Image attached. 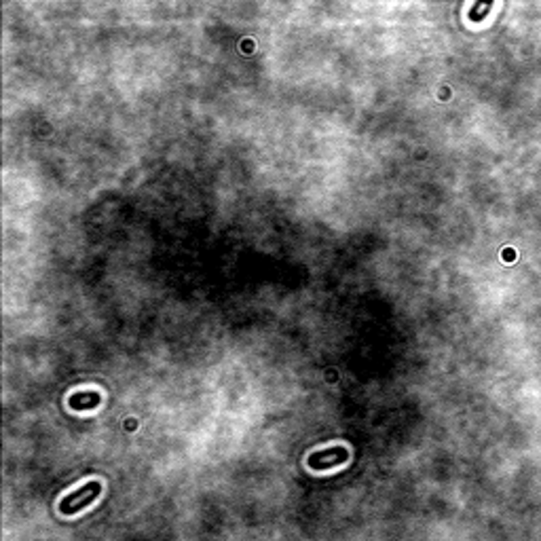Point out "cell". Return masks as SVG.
Segmentation results:
<instances>
[{"mask_svg":"<svg viewBox=\"0 0 541 541\" xmlns=\"http://www.w3.org/2000/svg\"><path fill=\"white\" fill-rule=\"evenodd\" d=\"M489 9H491V5H478V7H474V9H472V19L480 21V11H489Z\"/></svg>","mask_w":541,"mask_h":541,"instance_id":"obj_4","label":"cell"},{"mask_svg":"<svg viewBox=\"0 0 541 541\" xmlns=\"http://www.w3.org/2000/svg\"><path fill=\"white\" fill-rule=\"evenodd\" d=\"M100 402H102V395L98 393V391H78V393H74L72 397H70V406L74 408V410H85V408H96V406H100Z\"/></svg>","mask_w":541,"mask_h":541,"instance_id":"obj_3","label":"cell"},{"mask_svg":"<svg viewBox=\"0 0 541 541\" xmlns=\"http://www.w3.org/2000/svg\"><path fill=\"white\" fill-rule=\"evenodd\" d=\"M349 461V450L345 446H334V448H326V450H318L313 452L309 457V467L316 472H324L336 465H343Z\"/></svg>","mask_w":541,"mask_h":541,"instance_id":"obj_2","label":"cell"},{"mask_svg":"<svg viewBox=\"0 0 541 541\" xmlns=\"http://www.w3.org/2000/svg\"><path fill=\"white\" fill-rule=\"evenodd\" d=\"M100 493H102V484L100 482H96V480L87 482L85 487H80L78 491H74L72 495H68V497H64L60 501V511L64 516H74V514H78L80 509L87 507Z\"/></svg>","mask_w":541,"mask_h":541,"instance_id":"obj_1","label":"cell"}]
</instances>
